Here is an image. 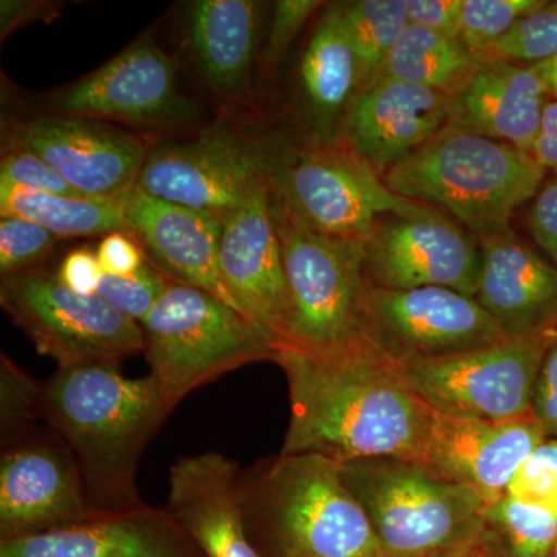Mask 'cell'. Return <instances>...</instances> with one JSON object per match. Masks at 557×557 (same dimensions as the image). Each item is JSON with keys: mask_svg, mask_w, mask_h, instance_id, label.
Returning a JSON list of instances; mask_svg holds the SVG:
<instances>
[{"mask_svg": "<svg viewBox=\"0 0 557 557\" xmlns=\"http://www.w3.org/2000/svg\"><path fill=\"white\" fill-rule=\"evenodd\" d=\"M270 166L267 153L244 132L215 123L196 137L150 148L137 188L225 220L269 177Z\"/></svg>", "mask_w": 557, "mask_h": 557, "instance_id": "cell-11", "label": "cell"}, {"mask_svg": "<svg viewBox=\"0 0 557 557\" xmlns=\"http://www.w3.org/2000/svg\"><path fill=\"white\" fill-rule=\"evenodd\" d=\"M364 249L370 287H442L478 295L483 267L479 240L442 212L380 222Z\"/></svg>", "mask_w": 557, "mask_h": 557, "instance_id": "cell-15", "label": "cell"}, {"mask_svg": "<svg viewBox=\"0 0 557 557\" xmlns=\"http://www.w3.org/2000/svg\"><path fill=\"white\" fill-rule=\"evenodd\" d=\"M53 108L61 115L138 126H172L197 113V106L180 94L174 61L150 35L60 91Z\"/></svg>", "mask_w": 557, "mask_h": 557, "instance_id": "cell-14", "label": "cell"}, {"mask_svg": "<svg viewBox=\"0 0 557 557\" xmlns=\"http://www.w3.org/2000/svg\"><path fill=\"white\" fill-rule=\"evenodd\" d=\"M0 183L54 196L84 197L38 153L17 146L3 156Z\"/></svg>", "mask_w": 557, "mask_h": 557, "instance_id": "cell-37", "label": "cell"}, {"mask_svg": "<svg viewBox=\"0 0 557 557\" xmlns=\"http://www.w3.org/2000/svg\"><path fill=\"white\" fill-rule=\"evenodd\" d=\"M150 375L174 410L197 388L260 361H274L269 333L218 296L171 284L141 324Z\"/></svg>", "mask_w": 557, "mask_h": 557, "instance_id": "cell-7", "label": "cell"}, {"mask_svg": "<svg viewBox=\"0 0 557 557\" xmlns=\"http://www.w3.org/2000/svg\"><path fill=\"white\" fill-rule=\"evenodd\" d=\"M479 244L483 267L475 300L502 335L557 332V267L539 258L512 231Z\"/></svg>", "mask_w": 557, "mask_h": 557, "instance_id": "cell-23", "label": "cell"}, {"mask_svg": "<svg viewBox=\"0 0 557 557\" xmlns=\"http://www.w3.org/2000/svg\"><path fill=\"white\" fill-rule=\"evenodd\" d=\"M557 515L509 496L487 505L485 549L491 557H552Z\"/></svg>", "mask_w": 557, "mask_h": 557, "instance_id": "cell-29", "label": "cell"}, {"mask_svg": "<svg viewBox=\"0 0 557 557\" xmlns=\"http://www.w3.org/2000/svg\"><path fill=\"white\" fill-rule=\"evenodd\" d=\"M60 237L38 223L20 218L0 219V274L16 276L39 270Z\"/></svg>", "mask_w": 557, "mask_h": 557, "instance_id": "cell-34", "label": "cell"}, {"mask_svg": "<svg viewBox=\"0 0 557 557\" xmlns=\"http://www.w3.org/2000/svg\"><path fill=\"white\" fill-rule=\"evenodd\" d=\"M242 505L260 557H383L332 458L278 453L256 461L242 472Z\"/></svg>", "mask_w": 557, "mask_h": 557, "instance_id": "cell-3", "label": "cell"}, {"mask_svg": "<svg viewBox=\"0 0 557 557\" xmlns=\"http://www.w3.org/2000/svg\"><path fill=\"white\" fill-rule=\"evenodd\" d=\"M454 98L395 79H375L355 95L343 137L379 171L406 159L445 129Z\"/></svg>", "mask_w": 557, "mask_h": 557, "instance_id": "cell-21", "label": "cell"}, {"mask_svg": "<svg viewBox=\"0 0 557 557\" xmlns=\"http://www.w3.org/2000/svg\"><path fill=\"white\" fill-rule=\"evenodd\" d=\"M42 420V384L14 364L7 355L0 357V434L2 443L39 426Z\"/></svg>", "mask_w": 557, "mask_h": 557, "instance_id": "cell-32", "label": "cell"}, {"mask_svg": "<svg viewBox=\"0 0 557 557\" xmlns=\"http://www.w3.org/2000/svg\"><path fill=\"white\" fill-rule=\"evenodd\" d=\"M545 172L525 150L446 126L383 178L405 199L438 205L483 240L511 231L512 214L537 196Z\"/></svg>", "mask_w": 557, "mask_h": 557, "instance_id": "cell-4", "label": "cell"}, {"mask_svg": "<svg viewBox=\"0 0 557 557\" xmlns=\"http://www.w3.org/2000/svg\"><path fill=\"white\" fill-rule=\"evenodd\" d=\"M16 146L38 153L84 197L116 201L135 189L149 152L131 132L69 115L28 121Z\"/></svg>", "mask_w": 557, "mask_h": 557, "instance_id": "cell-17", "label": "cell"}, {"mask_svg": "<svg viewBox=\"0 0 557 557\" xmlns=\"http://www.w3.org/2000/svg\"><path fill=\"white\" fill-rule=\"evenodd\" d=\"M507 496L557 515V438L545 437L518 469Z\"/></svg>", "mask_w": 557, "mask_h": 557, "instance_id": "cell-36", "label": "cell"}, {"mask_svg": "<svg viewBox=\"0 0 557 557\" xmlns=\"http://www.w3.org/2000/svg\"><path fill=\"white\" fill-rule=\"evenodd\" d=\"M544 0H463L458 40L474 53L491 58L498 40Z\"/></svg>", "mask_w": 557, "mask_h": 557, "instance_id": "cell-31", "label": "cell"}, {"mask_svg": "<svg viewBox=\"0 0 557 557\" xmlns=\"http://www.w3.org/2000/svg\"><path fill=\"white\" fill-rule=\"evenodd\" d=\"M366 332L394 362L457 357L508 339L475 298L442 287L369 285Z\"/></svg>", "mask_w": 557, "mask_h": 557, "instance_id": "cell-13", "label": "cell"}, {"mask_svg": "<svg viewBox=\"0 0 557 557\" xmlns=\"http://www.w3.org/2000/svg\"><path fill=\"white\" fill-rule=\"evenodd\" d=\"M300 86L318 138H332L333 126L359 90L357 54L348 39L343 9H325L300 60Z\"/></svg>", "mask_w": 557, "mask_h": 557, "instance_id": "cell-26", "label": "cell"}, {"mask_svg": "<svg viewBox=\"0 0 557 557\" xmlns=\"http://www.w3.org/2000/svg\"><path fill=\"white\" fill-rule=\"evenodd\" d=\"M321 5L324 3L317 2V0H281V2H276L269 39H267L265 50L262 54L265 70H274L281 64L292 47L293 40Z\"/></svg>", "mask_w": 557, "mask_h": 557, "instance_id": "cell-38", "label": "cell"}, {"mask_svg": "<svg viewBox=\"0 0 557 557\" xmlns=\"http://www.w3.org/2000/svg\"><path fill=\"white\" fill-rule=\"evenodd\" d=\"M219 270L237 310L281 346L288 335L289 295L269 177L223 220Z\"/></svg>", "mask_w": 557, "mask_h": 557, "instance_id": "cell-16", "label": "cell"}, {"mask_svg": "<svg viewBox=\"0 0 557 557\" xmlns=\"http://www.w3.org/2000/svg\"><path fill=\"white\" fill-rule=\"evenodd\" d=\"M348 39L357 54L359 89L376 75L410 25L408 0H357L341 3Z\"/></svg>", "mask_w": 557, "mask_h": 557, "instance_id": "cell-30", "label": "cell"}, {"mask_svg": "<svg viewBox=\"0 0 557 557\" xmlns=\"http://www.w3.org/2000/svg\"><path fill=\"white\" fill-rule=\"evenodd\" d=\"M171 284L170 278L164 277L146 260L145 265L131 276L104 274L97 295L123 317L141 325Z\"/></svg>", "mask_w": 557, "mask_h": 557, "instance_id": "cell-35", "label": "cell"}, {"mask_svg": "<svg viewBox=\"0 0 557 557\" xmlns=\"http://www.w3.org/2000/svg\"><path fill=\"white\" fill-rule=\"evenodd\" d=\"M172 409L152 375L127 379L119 366L58 369L42 384V421L78 460L91 508L141 507L139 458Z\"/></svg>", "mask_w": 557, "mask_h": 557, "instance_id": "cell-2", "label": "cell"}, {"mask_svg": "<svg viewBox=\"0 0 557 557\" xmlns=\"http://www.w3.org/2000/svg\"><path fill=\"white\" fill-rule=\"evenodd\" d=\"M549 100L531 65L493 57L454 97L448 126L531 153Z\"/></svg>", "mask_w": 557, "mask_h": 557, "instance_id": "cell-24", "label": "cell"}, {"mask_svg": "<svg viewBox=\"0 0 557 557\" xmlns=\"http://www.w3.org/2000/svg\"><path fill=\"white\" fill-rule=\"evenodd\" d=\"M557 332L508 338L443 359L395 362L406 386L445 416L487 421L531 417L539 370Z\"/></svg>", "mask_w": 557, "mask_h": 557, "instance_id": "cell-10", "label": "cell"}, {"mask_svg": "<svg viewBox=\"0 0 557 557\" xmlns=\"http://www.w3.org/2000/svg\"><path fill=\"white\" fill-rule=\"evenodd\" d=\"M530 231L557 265V175L539 190L530 212Z\"/></svg>", "mask_w": 557, "mask_h": 557, "instance_id": "cell-42", "label": "cell"}, {"mask_svg": "<svg viewBox=\"0 0 557 557\" xmlns=\"http://www.w3.org/2000/svg\"><path fill=\"white\" fill-rule=\"evenodd\" d=\"M557 53V2L527 14L491 50L493 57L536 65Z\"/></svg>", "mask_w": 557, "mask_h": 557, "instance_id": "cell-33", "label": "cell"}, {"mask_svg": "<svg viewBox=\"0 0 557 557\" xmlns=\"http://www.w3.org/2000/svg\"><path fill=\"white\" fill-rule=\"evenodd\" d=\"M262 22L255 0H197L186 14V46L201 81L228 100L244 97Z\"/></svg>", "mask_w": 557, "mask_h": 557, "instance_id": "cell-25", "label": "cell"}, {"mask_svg": "<svg viewBox=\"0 0 557 557\" xmlns=\"http://www.w3.org/2000/svg\"><path fill=\"white\" fill-rule=\"evenodd\" d=\"M463 557H491L487 553H478V555L463 556Z\"/></svg>", "mask_w": 557, "mask_h": 557, "instance_id": "cell-47", "label": "cell"}, {"mask_svg": "<svg viewBox=\"0 0 557 557\" xmlns=\"http://www.w3.org/2000/svg\"><path fill=\"white\" fill-rule=\"evenodd\" d=\"M531 156L557 175V100H549Z\"/></svg>", "mask_w": 557, "mask_h": 557, "instance_id": "cell-45", "label": "cell"}, {"mask_svg": "<svg viewBox=\"0 0 557 557\" xmlns=\"http://www.w3.org/2000/svg\"><path fill=\"white\" fill-rule=\"evenodd\" d=\"M289 295L287 339L281 346L332 351L370 339L366 242L325 236L271 193Z\"/></svg>", "mask_w": 557, "mask_h": 557, "instance_id": "cell-6", "label": "cell"}, {"mask_svg": "<svg viewBox=\"0 0 557 557\" xmlns=\"http://www.w3.org/2000/svg\"><path fill=\"white\" fill-rule=\"evenodd\" d=\"M383 557H463L486 553L487 504L417 461L380 457L341 463Z\"/></svg>", "mask_w": 557, "mask_h": 557, "instance_id": "cell-5", "label": "cell"}, {"mask_svg": "<svg viewBox=\"0 0 557 557\" xmlns=\"http://www.w3.org/2000/svg\"><path fill=\"white\" fill-rule=\"evenodd\" d=\"M0 557H205L168 509L98 512L39 536L0 542Z\"/></svg>", "mask_w": 557, "mask_h": 557, "instance_id": "cell-22", "label": "cell"}, {"mask_svg": "<svg viewBox=\"0 0 557 557\" xmlns=\"http://www.w3.org/2000/svg\"><path fill=\"white\" fill-rule=\"evenodd\" d=\"M531 417L547 437L557 438V338L549 346L539 370L531 399Z\"/></svg>", "mask_w": 557, "mask_h": 557, "instance_id": "cell-39", "label": "cell"}, {"mask_svg": "<svg viewBox=\"0 0 557 557\" xmlns=\"http://www.w3.org/2000/svg\"><path fill=\"white\" fill-rule=\"evenodd\" d=\"M271 193L318 233L368 242L380 215H426L437 209L391 190L355 146L335 135L317 138L284 160L271 161Z\"/></svg>", "mask_w": 557, "mask_h": 557, "instance_id": "cell-8", "label": "cell"}, {"mask_svg": "<svg viewBox=\"0 0 557 557\" xmlns=\"http://www.w3.org/2000/svg\"><path fill=\"white\" fill-rule=\"evenodd\" d=\"M545 437L533 417L487 421L434 412L420 465L491 505L507 496L516 472Z\"/></svg>", "mask_w": 557, "mask_h": 557, "instance_id": "cell-18", "label": "cell"}, {"mask_svg": "<svg viewBox=\"0 0 557 557\" xmlns=\"http://www.w3.org/2000/svg\"><path fill=\"white\" fill-rule=\"evenodd\" d=\"M542 83H544L545 89L548 90L549 97L553 100H557V53L555 57L549 58L548 61L541 62V64L531 65Z\"/></svg>", "mask_w": 557, "mask_h": 557, "instance_id": "cell-46", "label": "cell"}, {"mask_svg": "<svg viewBox=\"0 0 557 557\" xmlns=\"http://www.w3.org/2000/svg\"><path fill=\"white\" fill-rule=\"evenodd\" d=\"M463 0H408L410 24L458 39Z\"/></svg>", "mask_w": 557, "mask_h": 557, "instance_id": "cell-43", "label": "cell"}, {"mask_svg": "<svg viewBox=\"0 0 557 557\" xmlns=\"http://www.w3.org/2000/svg\"><path fill=\"white\" fill-rule=\"evenodd\" d=\"M289 424L281 454L332 460H423L434 410L399 376L397 364L372 341L332 351L277 346Z\"/></svg>", "mask_w": 557, "mask_h": 557, "instance_id": "cell-1", "label": "cell"}, {"mask_svg": "<svg viewBox=\"0 0 557 557\" xmlns=\"http://www.w3.org/2000/svg\"><path fill=\"white\" fill-rule=\"evenodd\" d=\"M0 306L58 369L120 366L145 351L141 325L98 295H79L44 270L2 277Z\"/></svg>", "mask_w": 557, "mask_h": 557, "instance_id": "cell-9", "label": "cell"}, {"mask_svg": "<svg viewBox=\"0 0 557 557\" xmlns=\"http://www.w3.org/2000/svg\"><path fill=\"white\" fill-rule=\"evenodd\" d=\"M98 260L108 276L124 277L137 273L146 263L145 255L134 237L124 231L110 233L97 249Z\"/></svg>", "mask_w": 557, "mask_h": 557, "instance_id": "cell-40", "label": "cell"}, {"mask_svg": "<svg viewBox=\"0 0 557 557\" xmlns=\"http://www.w3.org/2000/svg\"><path fill=\"white\" fill-rule=\"evenodd\" d=\"M0 218L30 220L60 239L126 233L121 201L54 196L5 183H0Z\"/></svg>", "mask_w": 557, "mask_h": 557, "instance_id": "cell-28", "label": "cell"}, {"mask_svg": "<svg viewBox=\"0 0 557 557\" xmlns=\"http://www.w3.org/2000/svg\"><path fill=\"white\" fill-rule=\"evenodd\" d=\"M552 557H557V544H556L555 549H553Z\"/></svg>", "mask_w": 557, "mask_h": 557, "instance_id": "cell-48", "label": "cell"}, {"mask_svg": "<svg viewBox=\"0 0 557 557\" xmlns=\"http://www.w3.org/2000/svg\"><path fill=\"white\" fill-rule=\"evenodd\" d=\"M95 515L78 460L58 432L44 423L2 443L0 542L60 531Z\"/></svg>", "mask_w": 557, "mask_h": 557, "instance_id": "cell-12", "label": "cell"}, {"mask_svg": "<svg viewBox=\"0 0 557 557\" xmlns=\"http://www.w3.org/2000/svg\"><path fill=\"white\" fill-rule=\"evenodd\" d=\"M61 284L79 295H97L104 277L97 251L87 248L69 252L57 273Z\"/></svg>", "mask_w": 557, "mask_h": 557, "instance_id": "cell-41", "label": "cell"}, {"mask_svg": "<svg viewBox=\"0 0 557 557\" xmlns=\"http://www.w3.org/2000/svg\"><path fill=\"white\" fill-rule=\"evenodd\" d=\"M121 205L126 233L153 269L172 284L203 289L237 310L219 270L223 219L157 199L137 186Z\"/></svg>", "mask_w": 557, "mask_h": 557, "instance_id": "cell-19", "label": "cell"}, {"mask_svg": "<svg viewBox=\"0 0 557 557\" xmlns=\"http://www.w3.org/2000/svg\"><path fill=\"white\" fill-rule=\"evenodd\" d=\"M64 5L65 3L49 2V0H2L0 2V36H2V40L25 25L57 20Z\"/></svg>", "mask_w": 557, "mask_h": 557, "instance_id": "cell-44", "label": "cell"}, {"mask_svg": "<svg viewBox=\"0 0 557 557\" xmlns=\"http://www.w3.org/2000/svg\"><path fill=\"white\" fill-rule=\"evenodd\" d=\"M487 60L456 38L410 24L372 81H401L454 98Z\"/></svg>", "mask_w": 557, "mask_h": 557, "instance_id": "cell-27", "label": "cell"}, {"mask_svg": "<svg viewBox=\"0 0 557 557\" xmlns=\"http://www.w3.org/2000/svg\"><path fill=\"white\" fill-rule=\"evenodd\" d=\"M244 469L218 450L180 458L168 478V511L205 557H260L242 505Z\"/></svg>", "mask_w": 557, "mask_h": 557, "instance_id": "cell-20", "label": "cell"}]
</instances>
